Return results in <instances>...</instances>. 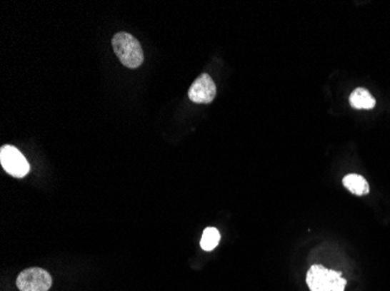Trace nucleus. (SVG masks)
<instances>
[{"label":"nucleus","mask_w":390,"mask_h":291,"mask_svg":"<svg viewBox=\"0 0 390 291\" xmlns=\"http://www.w3.org/2000/svg\"><path fill=\"white\" fill-rule=\"evenodd\" d=\"M112 48L116 56L129 69H137L144 61V53L141 44L134 35L129 33H117L112 38Z\"/></svg>","instance_id":"1"},{"label":"nucleus","mask_w":390,"mask_h":291,"mask_svg":"<svg viewBox=\"0 0 390 291\" xmlns=\"http://www.w3.org/2000/svg\"><path fill=\"white\" fill-rule=\"evenodd\" d=\"M306 283L311 291H345L347 281L340 272L314 265L307 272Z\"/></svg>","instance_id":"2"},{"label":"nucleus","mask_w":390,"mask_h":291,"mask_svg":"<svg viewBox=\"0 0 390 291\" xmlns=\"http://www.w3.org/2000/svg\"><path fill=\"white\" fill-rule=\"evenodd\" d=\"M0 163L4 170L13 178H23L29 173V163L14 146H3L0 149Z\"/></svg>","instance_id":"3"},{"label":"nucleus","mask_w":390,"mask_h":291,"mask_svg":"<svg viewBox=\"0 0 390 291\" xmlns=\"http://www.w3.org/2000/svg\"><path fill=\"white\" fill-rule=\"evenodd\" d=\"M51 283V274L36 267L25 269L16 279V287L20 291H49Z\"/></svg>","instance_id":"4"},{"label":"nucleus","mask_w":390,"mask_h":291,"mask_svg":"<svg viewBox=\"0 0 390 291\" xmlns=\"http://www.w3.org/2000/svg\"><path fill=\"white\" fill-rule=\"evenodd\" d=\"M216 96L214 81L208 73H202L195 79L189 90V97L196 104H209Z\"/></svg>","instance_id":"5"},{"label":"nucleus","mask_w":390,"mask_h":291,"mask_svg":"<svg viewBox=\"0 0 390 291\" xmlns=\"http://www.w3.org/2000/svg\"><path fill=\"white\" fill-rule=\"evenodd\" d=\"M349 104L355 110H371L375 108L376 101L365 88H356L349 96Z\"/></svg>","instance_id":"6"},{"label":"nucleus","mask_w":390,"mask_h":291,"mask_svg":"<svg viewBox=\"0 0 390 291\" xmlns=\"http://www.w3.org/2000/svg\"><path fill=\"white\" fill-rule=\"evenodd\" d=\"M342 184L349 193H352L355 196H365L369 193V184L365 178H362L361 175H346L342 180Z\"/></svg>","instance_id":"7"},{"label":"nucleus","mask_w":390,"mask_h":291,"mask_svg":"<svg viewBox=\"0 0 390 291\" xmlns=\"http://www.w3.org/2000/svg\"><path fill=\"white\" fill-rule=\"evenodd\" d=\"M220 239V232L216 228H207L204 231V235H202L200 246L206 252H211V250H214L215 247L218 246Z\"/></svg>","instance_id":"8"}]
</instances>
